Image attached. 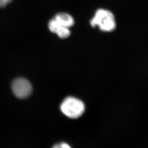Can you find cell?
Wrapping results in <instances>:
<instances>
[{"instance_id": "obj_1", "label": "cell", "mask_w": 148, "mask_h": 148, "mask_svg": "<svg viewBox=\"0 0 148 148\" xmlns=\"http://www.w3.org/2000/svg\"><path fill=\"white\" fill-rule=\"evenodd\" d=\"M93 27H98L101 32H109L114 31L116 27V22L112 13L105 9H99L90 21Z\"/></svg>"}, {"instance_id": "obj_2", "label": "cell", "mask_w": 148, "mask_h": 148, "mask_svg": "<svg viewBox=\"0 0 148 148\" xmlns=\"http://www.w3.org/2000/svg\"><path fill=\"white\" fill-rule=\"evenodd\" d=\"M60 110L65 116L71 119H77L85 113V103L74 97L66 98L60 105Z\"/></svg>"}, {"instance_id": "obj_3", "label": "cell", "mask_w": 148, "mask_h": 148, "mask_svg": "<svg viewBox=\"0 0 148 148\" xmlns=\"http://www.w3.org/2000/svg\"><path fill=\"white\" fill-rule=\"evenodd\" d=\"M12 90L17 98L25 99L32 94V87L31 83L26 79L19 77L14 79L12 84Z\"/></svg>"}, {"instance_id": "obj_4", "label": "cell", "mask_w": 148, "mask_h": 148, "mask_svg": "<svg viewBox=\"0 0 148 148\" xmlns=\"http://www.w3.org/2000/svg\"><path fill=\"white\" fill-rule=\"evenodd\" d=\"M48 28L51 32L56 33L61 38H68L71 34L69 28L62 26L53 18L49 21Z\"/></svg>"}, {"instance_id": "obj_5", "label": "cell", "mask_w": 148, "mask_h": 148, "mask_svg": "<svg viewBox=\"0 0 148 148\" xmlns=\"http://www.w3.org/2000/svg\"><path fill=\"white\" fill-rule=\"evenodd\" d=\"M53 19L63 27L69 28L73 27L75 24L74 18L68 13H59L57 14Z\"/></svg>"}, {"instance_id": "obj_6", "label": "cell", "mask_w": 148, "mask_h": 148, "mask_svg": "<svg viewBox=\"0 0 148 148\" xmlns=\"http://www.w3.org/2000/svg\"><path fill=\"white\" fill-rule=\"evenodd\" d=\"M52 148H72L68 143L66 142H59L54 144Z\"/></svg>"}, {"instance_id": "obj_7", "label": "cell", "mask_w": 148, "mask_h": 148, "mask_svg": "<svg viewBox=\"0 0 148 148\" xmlns=\"http://www.w3.org/2000/svg\"><path fill=\"white\" fill-rule=\"evenodd\" d=\"M13 0H0V7L3 8L10 3Z\"/></svg>"}]
</instances>
